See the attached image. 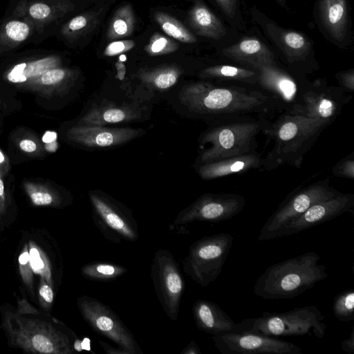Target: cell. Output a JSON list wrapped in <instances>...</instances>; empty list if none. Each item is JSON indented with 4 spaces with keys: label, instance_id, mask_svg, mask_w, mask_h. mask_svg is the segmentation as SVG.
I'll return each instance as SVG.
<instances>
[{
    "label": "cell",
    "instance_id": "cell-1",
    "mask_svg": "<svg viewBox=\"0 0 354 354\" xmlns=\"http://www.w3.org/2000/svg\"><path fill=\"white\" fill-rule=\"evenodd\" d=\"M0 330L10 347L26 353L71 354L77 338L65 324L50 313L17 298V307L0 304Z\"/></svg>",
    "mask_w": 354,
    "mask_h": 354
},
{
    "label": "cell",
    "instance_id": "cell-2",
    "mask_svg": "<svg viewBox=\"0 0 354 354\" xmlns=\"http://www.w3.org/2000/svg\"><path fill=\"white\" fill-rule=\"evenodd\" d=\"M330 123L284 112L277 120H269L263 133L273 141V147L263 158L261 167L273 169L284 164L299 167L305 153Z\"/></svg>",
    "mask_w": 354,
    "mask_h": 354
},
{
    "label": "cell",
    "instance_id": "cell-3",
    "mask_svg": "<svg viewBox=\"0 0 354 354\" xmlns=\"http://www.w3.org/2000/svg\"><path fill=\"white\" fill-rule=\"evenodd\" d=\"M320 257L310 251L268 267L257 279L254 294L265 299H290L313 288L328 276Z\"/></svg>",
    "mask_w": 354,
    "mask_h": 354
},
{
    "label": "cell",
    "instance_id": "cell-4",
    "mask_svg": "<svg viewBox=\"0 0 354 354\" xmlns=\"http://www.w3.org/2000/svg\"><path fill=\"white\" fill-rule=\"evenodd\" d=\"M326 329L325 316L316 306L310 305L280 313L263 312L259 317L236 323L232 331L273 337L313 335L322 338Z\"/></svg>",
    "mask_w": 354,
    "mask_h": 354
},
{
    "label": "cell",
    "instance_id": "cell-5",
    "mask_svg": "<svg viewBox=\"0 0 354 354\" xmlns=\"http://www.w3.org/2000/svg\"><path fill=\"white\" fill-rule=\"evenodd\" d=\"M259 115H241L218 120L207 136L211 148L204 155L207 162L255 151L257 137L263 132L269 120Z\"/></svg>",
    "mask_w": 354,
    "mask_h": 354
},
{
    "label": "cell",
    "instance_id": "cell-6",
    "mask_svg": "<svg viewBox=\"0 0 354 354\" xmlns=\"http://www.w3.org/2000/svg\"><path fill=\"white\" fill-rule=\"evenodd\" d=\"M233 241L230 234L218 232L194 241L182 261L184 272L201 286H207L221 274Z\"/></svg>",
    "mask_w": 354,
    "mask_h": 354
},
{
    "label": "cell",
    "instance_id": "cell-7",
    "mask_svg": "<svg viewBox=\"0 0 354 354\" xmlns=\"http://www.w3.org/2000/svg\"><path fill=\"white\" fill-rule=\"evenodd\" d=\"M250 13L292 71L299 75L316 69L313 44L305 34L282 28L254 6Z\"/></svg>",
    "mask_w": 354,
    "mask_h": 354
},
{
    "label": "cell",
    "instance_id": "cell-8",
    "mask_svg": "<svg viewBox=\"0 0 354 354\" xmlns=\"http://www.w3.org/2000/svg\"><path fill=\"white\" fill-rule=\"evenodd\" d=\"M258 77L256 87L267 95L275 107L284 113H297L304 93L312 86L304 78L279 66L276 61L262 62L252 66Z\"/></svg>",
    "mask_w": 354,
    "mask_h": 354
},
{
    "label": "cell",
    "instance_id": "cell-9",
    "mask_svg": "<svg viewBox=\"0 0 354 354\" xmlns=\"http://www.w3.org/2000/svg\"><path fill=\"white\" fill-rule=\"evenodd\" d=\"M339 192L328 180H320L292 192L282 201L262 226L258 240L275 239L278 232L289 221L303 214L313 204L330 198Z\"/></svg>",
    "mask_w": 354,
    "mask_h": 354
},
{
    "label": "cell",
    "instance_id": "cell-10",
    "mask_svg": "<svg viewBox=\"0 0 354 354\" xmlns=\"http://www.w3.org/2000/svg\"><path fill=\"white\" fill-rule=\"evenodd\" d=\"M77 304L82 317L96 333L109 339L128 354L142 353L131 332L109 306L87 295L78 297Z\"/></svg>",
    "mask_w": 354,
    "mask_h": 354
},
{
    "label": "cell",
    "instance_id": "cell-11",
    "mask_svg": "<svg viewBox=\"0 0 354 354\" xmlns=\"http://www.w3.org/2000/svg\"><path fill=\"white\" fill-rule=\"evenodd\" d=\"M151 278L163 310L171 320L176 321L180 311L185 281L179 266L170 251L159 249L154 253Z\"/></svg>",
    "mask_w": 354,
    "mask_h": 354
},
{
    "label": "cell",
    "instance_id": "cell-12",
    "mask_svg": "<svg viewBox=\"0 0 354 354\" xmlns=\"http://www.w3.org/2000/svg\"><path fill=\"white\" fill-rule=\"evenodd\" d=\"M216 348L222 354H301L302 350L296 344L278 337L231 331L213 335Z\"/></svg>",
    "mask_w": 354,
    "mask_h": 354
},
{
    "label": "cell",
    "instance_id": "cell-13",
    "mask_svg": "<svg viewBox=\"0 0 354 354\" xmlns=\"http://www.w3.org/2000/svg\"><path fill=\"white\" fill-rule=\"evenodd\" d=\"M245 205V198L239 194H207L180 213L174 221V225L194 221L217 223L228 220L241 212Z\"/></svg>",
    "mask_w": 354,
    "mask_h": 354
},
{
    "label": "cell",
    "instance_id": "cell-14",
    "mask_svg": "<svg viewBox=\"0 0 354 354\" xmlns=\"http://www.w3.org/2000/svg\"><path fill=\"white\" fill-rule=\"evenodd\" d=\"M354 205L353 194L339 193L336 196L311 205L303 214L286 223L276 238L300 232L350 212Z\"/></svg>",
    "mask_w": 354,
    "mask_h": 354
},
{
    "label": "cell",
    "instance_id": "cell-15",
    "mask_svg": "<svg viewBox=\"0 0 354 354\" xmlns=\"http://www.w3.org/2000/svg\"><path fill=\"white\" fill-rule=\"evenodd\" d=\"M91 200L94 208L95 225L105 239L114 243L138 239V224L129 213L115 208L95 196L92 195Z\"/></svg>",
    "mask_w": 354,
    "mask_h": 354
},
{
    "label": "cell",
    "instance_id": "cell-16",
    "mask_svg": "<svg viewBox=\"0 0 354 354\" xmlns=\"http://www.w3.org/2000/svg\"><path fill=\"white\" fill-rule=\"evenodd\" d=\"M344 91L342 88L312 86L304 93L301 106L296 114L308 118L326 120L335 119L345 102Z\"/></svg>",
    "mask_w": 354,
    "mask_h": 354
},
{
    "label": "cell",
    "instance_id": "cell-17",
    "mask_svg": "<svg viewBox=\"0 0 354 354\" xmlns=\"http://www.w3.org/2000/svg\"><path fill=\"white\" fill-rule=\"evenodd\" d=\"M317 11L322 27L337 44L348 37L350 17L347 0H319Z\"/></svg>",
    "mask_w": 354,
    "mask_h": 354
},
{
    "label": "cell",
    "instance_id": "cell-18",
    "mask_svg": "<svg viewBox=\"0 0 354 354\" xmlns=\"http://www.w3.org/2000/svg\"><path fill=\"white\" fill-rule=\"evenodd\" d=\"M221 53L225 58L250 68L259 63L275 61L273 51L255 37H244L223 48Z\"/></svg>",
    "mask_w": 354,
    "mask_h": 354
},
{
    "label": "cell",
    "instance_id": "cell-19",
    "mask_svg": "<svg viewBox=\"0 0 354 354\" xmlns=\"http://www.w3.org/2000/svg\"><path fill=\"white\" fill-rule=\"evenodd\" d=\"M192 313L196 327L212 335L231 332L236 324L217 304L208 300L196 301Z\"/></svg>",
    "mask_w": 354,
    "mask_h": 354
},
{
    "label": "cell",
    "instance_id": "cell-20",
    "mask_svg": "<svg viewBox=\"0 0 354 354\" xmlns=\"http://www.w3.org/2000/svg\"><path fill=\"white\" fill-rule=\"evenodd\" d=\"M263 158L255 151L207 162L201 168V174L205 179L217 178L261 168Z\"/></svg>",
    "mask_w": 354,
    "mask_h": 354
},
{
    "label": "cell",
    "instance_id": "cell-21",
    "mask_svg": "<svg viewBox=\"0 0 354 354\" xmlns=\"http://www.w3.org/2000/svg\"><path fill=\"white\" fill-rule=\"evenodd\" d=\"M187 23L196 35L207 39L221 40L228 33L223 21L202 0H194L187 15Z\"/></svg>",
    "mask_w": 354,
    "mask_h": 354
},
{
    "label": "cell",
    "instance_id": "cell-22",
    "mask_svg": "<svg viewBox=\"0 0 354 354\" xmlns=\"http://www.w3.org/2000/svg\"><path fill=\"white\" fill-rule=\"evenodd\" d=\"M30 262L33 272L41 277L55 291L62 277V266L55 265L52 255L35 239H28Z\"/></svg>",
    "mask_w": 354,
    "mask_h": 354
},
{
    "label": "cell",
    "instance_id": "cell-23",
    "mask_svg": "<svg viewBox=\"0 0 354 354\" xmlns=\"http://www.w3.org/2000/svg\"><path fill=\"white\" fill-rule=\"evenodd\" d=\"M61 62L59 56L48 55L19 63L6 71V78L10 82L23 85L49 69L59 67Z\"/></svg>",
    "mask_w": 354,
    "mask_h": 354
},
{
    "label": "cell",
    "instance_id": "cell-24",
    "mask_svg": "<svg viewBox=\"0 0 354 354\" xmlns=\"http://www.w3.org/2000/svg\"><path fill=\"white\" fill-rule=\"evenodd\" d=\"M204 74L223 82L224 84L252 87H256L258 77V73L254 68L225 64L210 66L204 71Z\"/></svg>",
    "mask_w": 354,
    "mask_h": 354
},
{
    "label": "cell",
    "instance_id": "cell-25",
    "mask_svg": "<svg viewBox=\"0 0 354 354\" xmlns=\"http://www.w3.org/2000/svg\"><path fill=\"white\" fill-rule=\"evenodd\" d=\"M70 75V71L57 67L46 71L39 77L21 86L41 96L49 97Z\"/></svg>",
    "mask_w": 354,
    "mask_h": 354
},
{
    "label": "cell",
    "instance_id": "cell-26",
    "mask_svg": "<svg viewBox=\"0 0 354 354\" xmlns=\"http://www.w3.org/2000/svg\"><path fill=\"white\" fill-rule=\"evenodd\" d=\"M136 16L130 3L120 7L113 15L106 31L110 41L118 40L132 35L136 24Z\"/></svg>",
    "mask_w": 354,
    "mask_h": 354
},
{
    "label": "cell",
    "instance_id": "cell-27",
    "mask_svg": "<svg viewBox=\"0 0 354 354\" xmlns=\"http://www.w3.org/2000/svg\"><path fill=\"white\" fill-rule=\"evenodd\" d=\"M23 187L34 206L59 207L62 205L60 195L46 184L25 180Z\"/></svg>",
    "mask_w": 354,
    "mask_h": 354
},
{
    "label": "cell",
    "instance_id": "cell-28",
    "mask_svg": "<svg viewBox=\"0 0 354 354\" xmlns=\"http://www.w3.org/2000/svg\"><path fill=\"white\" fill-rule=\"evenodd\" d=\"M31 26L25 21L11 20L4 24L0 30V50L15 48L30 35Z\"/></svg>",
    "mask_w": 354,
    "mask_h": 354
},
{
    "label": "cell",
    "instance_id": "cell-29",
    "mask_svg": "<svg viewBox=\"0 0 354 354\" xmlns=\"http://www.w3.org/2000/svg\"><path fill=\"white\" fill-rule=\"evenodd\" d=\"M70 6L69 3L51 6L42 2H35L29 6L26 13L30 21L37 26H43L66 14Z\"/></svg>",
    "mask_w": 354,
    "mask_h": 354
},
{
    "label": "cell",
    "instance_id": "cell-30",
    "mask_svg": "<svg viewBox=\"0 0 354 354\" xmlns=\"http://www.w3.org/2000/svg\"><path fill=\"white\" fill-rule=\"evenodd\" d=\"M127 272L125 267L106 262H92L83 266L80 269L82 275L93 281H111Z\"/></svg>",
    "mask_w": 354,
    "mask_h": 354
},
{
    "label": "cell",
    "instance_id": "cell-31",
    "mask_svg": "<svg viewBox=\"0 0 354 354\" xmlns=\"http://www.w3.org/2000/svg\"><path fill=\"white\" fill-rule=\"evenodd\" d=\"M154 19L161 29L169 37L187 44H194L197 41L195 35L171 15L156 12Z\"/></svg>",
    "mask_w": 354,
    "mask_h": 354
},
{
    "label": "cell",
    "instance_id": "cell-32",
    "mask_svg": "<svg viewBox=\"0 0 354 354\" xmlns=\"http://www.w3.org/2000/svg\"><path fill=\"white\" fill-rule=\"evenodd\" d=\"M19 274L26 292L35 304H38L34 286V272L30 262L28 245L26 241L20 250L17 260Z\"/></svg>",
    "mask_w": 354,
    "mask_h": 354
},
{
    "label": "cell",
    "instance_id": "cell-33",
    "mask_svg": "<svg viewBox=\"0 0 354 354\" xmlns=\"http://www.w3.org/2000/svg\"><path fill=\"white\" fill-rule=\"evenodd\" d=\"M94 23L95 16L93 13H83L65 24L62 28L61 34L67 39H75L90 30Z\"/></svg>",
    "mask_w": 354,
    "mask_h": 354
},
{
    "label": "cell",
    "instance_id": "cell-34",
    "mask_svg": "<svg viewBox=\"0 0 354 354\" xmlns=\"http://www.w3.org/2000/svg\"><path fill=\"white\" fill-rule=\"evenodd\" d=\"M333 312L342 322L354 320V290H344L337 294L333 299Z\"/></svg>",
    "mask_w": 354,
    "mask_h": 354
},
{
    "label": "cell",
    "instance_id": "cell-35",
    "mask_svg": "<svg viewBox=\"0 0 354 354\" xmlns=\"http://www.w3.org/2000/svg\"><path fill=\"white\" fill-rule=\"evenodd\" d=\"M178 48V44L174 40L162 34L156 32L151 37L148 44L145 46V50L151 55H160L173 53Z\"/></svg>",
    "mask_w": 354,
    "mask_h": 354
},
{
    "label": "cell",
    "instance_id": "cell-36",
    "mask_svg": "<svg viewBox=\"0 0 354 354\" xmlns=\"http://www.w3.org/2000/svg\"><path fill=\"white\" fill-rule=\"evenodd\" d=\"M228 23L234 28L242 29L239 0H213Z\"/></svg>",
    "mask_w": 354,
    "mask_h": 354
},
{
    "label": "cell",
    "instance_id": "cell-37",
    "mask_svg": "<svg viewBox=\"0 0 354 354\" xmlns=\"http://www.w3.org/2000/svg\"><path fill=\"white\" fill-rule=\"evenodd\" d=\"M15 216L10 212V203L7 198L3 178L0 176V230L10 227Z\"/></svg>",
    "mask_w": 354,
    "mask_h": 354
},
{
    "label": "cell",
    "instance_id": "cell-38",
    "mask_svg": "<svg viewBox=\"0 0 354 354\" xmlns=\"http://www.w3.org/2000/svg\"><path fill=\"white\" fill-rule=\"evenodd\" d=\"M55 290L41 277H39L37 299L41 310L50 313L53 305Z\"/></svg>",
    "mask_w": 354,
    "mask_h": 354
},
{
    "label": "cell",
    "instance_id": "cell-39",
    "mask_svg": "<svg viewBox=\"0 0 354 354\" xmlns=\"http://www.w3.org/2000/svg\"><path fill=\"white\" fill-rule=\"evenodd\" d=\"M335 176L353 179L354 178V157L353 153L342 159L333 168Z\"/></svg>",
    "mask_w": 354,
    "mask_h": 354
},
{
    "label": "cell",
    "instance_id": "cell-40",
    "mask_svg": "<svg viewBox=\"0 0 354 354\" xmlns=\"http://www.w3.org/2000/svg\"><path fill=\"white\" fill-rule=\"evenodd\" d=\"M135 42L129 39L114 40L109 44L104 50L106 56H115L132 49Z\"/></svg>",
    "mask_w": 354,
    "mask_h": 354
},
{
    "label": "cell",
    "instance_id": "cell-41",
    "mask_svg": "<svg viewBox=\"0 0 354 354\" xmlns=\"http://www.w3.org/2000/svg\"><path fill=\"white\" fill-rule=\"evenodd\" d=\"M176 81V73L173 68L157 74L154 79L155 84L160 88H168L174 84Z\"/></svg>",
    "mask_w": 354,
    "mask_h": 354
},
{
    "label": "cell",
    "instance_id": "cell-42",
    "mask_svg": "<svg viewBox=\"0 0 354 354\" xmlns=\"http://www.w3.org/2000/svg\"><path fill=\"white\" fill-rule=\"evenodd\" d=\"M340 88L344 91L353 92L354 91V70L350 69L336 74Z\"/></svg>",
    "mask_w": 354,
    "mask_h": 354
},
{
    "label": "cell",
    "instance_id": "cell-43",
    "mask_svg": "<svg viewBox=\"0 0 354 354\" xmlns=\"http://www.w3.org/2000/svg\"><path fill=\"white\" fill-rule=\"evenodd\" d=\"M41 147L39 142L30 138L22 139L19 142L20 149L30 154H39L42 151Z\"/></svg>",
    "mask_w": 354,
    "mask_h": 354
},
{
    "label": "cell",
    "instance_id": "cell-44",
    "mask_svg": "<svg viewBox=\"0 0 354 354\" xmlns=\"http://www.w3.org/2000/svg\"><path fill=\"white\" fill-rule=\"evenodd\" d=\"M42 140L44 148L49 152H54L57 148V134L53 131H47L43 136Z\"/></svg>",
    "mask_w": 354,
    "mask_h": 354
},
{
    "label": "cell",
    "instance_id": "cell-45",
    "mask_svg": "<svg viewBox=\"0 0 354 354\" xmlns=\"http://www.w3.org/2000/svg\"><path fill=\"white\" fill-rule=\"evenodd\" d=\"M125 118L124 113L120 109H111L104 112L103 118L108 122H118Z\"/></svg>",
    "mask_w": 354,
    "mask_h": 354
},
{
    "label": "cell",
    "instance_id": "cell-46",
    "mask_svg": "<svg viewBox=\"0 0 354 354\" xmlns=\"http://www.w3.org/2000/svg\"><path fill=\"white\" fill-rule=\"evenodd\" d=\"M114 140V136L111 133L104 131L96 135L95 142L99 146L106 147L112 145Z\"/></svg>",
    "mask_w": 354,
    "mask_h": 354
},
{
    "label": "cell",
    "instance_id": "cell-47",
    "mask_svg": "<svg viewBox=\"0 0 354 354\" xmlns=\"http://www.w3.org/2000/svg\"><path fill=\"white\" fill-rule=\"evenodd\" d=\"M341 347L346 353L353 354L354 353V327L352 328L351 333L348 338L341 342Z\"/></svg>",
    "mask_w": 354,
    "mask_h": 354
},
{
    "label": "cell",
    "instance_id": "cell-48",
    "mask_svg": "<svg viewBox=\"0 0 354 354\" xmlns=\"http://www.w3.org/2000/svg\"><path fill=\"white\" fill-rule=\"evenodd\" d=\"M10 168L9 160L3 152L0 149V174L1 177H4Z\"/></svg>",
    "mask_w": 354,
    "mask_h": 354
},
{
    "label": "cell",
    "instance_id": "cell-49",
    "mask_svg": "<svg viewBox=\"0 0 354 354\" xmlns=\"http://www.w3.org/2000/svg\"><path fill=\"white\" fill-rule=\"evenodd\" d=\"M74 348L77 351L82 350L91 351V339L88 337H84L83 340L77 338L75 342Z\"/></svg>",
    "mask_w": 354,
    "mask_h": 354
},
{
    "label": "cell",
    "instance_id": "cell-50",
    "mask_svg": "<svg viewBox=\"0 0 354 354\" xmlns=\"http://www.w3.org/2000/svg\"><path fill=\"white\" fill-rule=\"evenodd\" d=\"M183 354H201V352L197 344L194 341L190 343L180 352Z\"/></svg>",
    "mask_w": 354,
    "mask_h": 354
},
{
    "label": "cell",
    "instance_id": "cell-51",
    "mask_svg": "<svg viewBox=\"0 0 354 354\" xmlns=\"http://www.w3.org/2000/svg\"><path fill=\"white\" fill-rule=\"evenodd\" d=\"M99 343L103 347L104 350L105 351V352L106 353H110V354H115V353H119V354H121V353H124V354H128L124 350L122 349V348H117L115 349V348H113L111 346H110L109 344L104 342H101V341H99Z\"/></svg>",
    "mask_w": 354,
    "mask_h": 354
},
{
    "label": "cell",
    "instance_id": "cell-52",
    "mask_svg": "<svg viewBox=\"0 0 354 354\" xmlns=\"http://www.w3.org/2000/svg\"><path fill=\"white\" fill-rule=\"evenodd\" d=\"M276 1L280 6L286 7V0H274Z\"/></svg>",
    "mask_w": 354,
    "mask_h": 354
},
{
    "label": "cell",
    "instance_id": "cell-53",
    "mask_svg": "<svg viewBox=\"0 0 354 354\" xmlns=\"http://www.w3.org/2000/svg\"><path fill=\"white\" fill-rule=\"evenodd\" d=\"M0 176H1V174H0Z\"/></svg>",
    "mask_w": 354,
    "mask_h": 354
}]
</instances>
